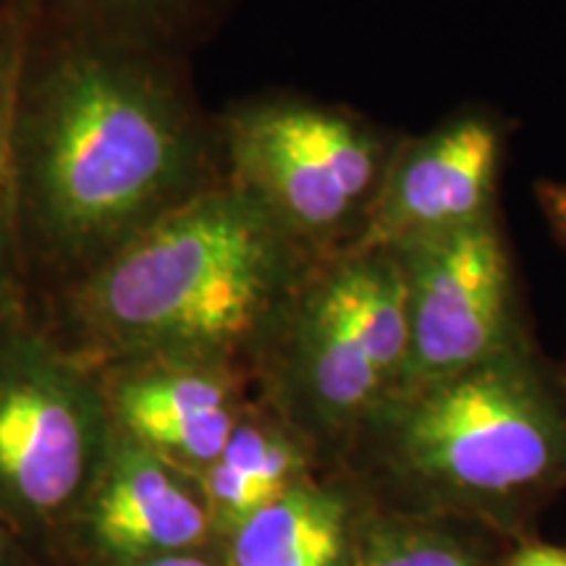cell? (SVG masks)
Masks as SVG:
<instances>
[{"mask_svg": "<svg viewBox=\"0 0 566 566\" xmlns=\"http://www.w3.org/2000/svg\"><path fill=\"white\" fill-rule=\"evenodd\" d=\"M13 176L32 310L223 181L216 118L181 51L38 6L13 97Z\"/></svg>", "mask_w": 566, "mask_h": 566, "instance_id": "6da1fadb", "label": "cell"}, {"mask_svg": "<svg viewBox=\"0 0 566 566\" xmlns=\"http://www.w3.org/2000/svg\"><path fill=\"white\" fill-rule=\"evenodd\" d=\"M317 260L263 205L221 181L48 296L34 315L95 367L168 354L252 375Z\"/></svg>", "mask_w": 566, "mask_h": 566, "instance_id": "7a4b0ae2", "label": "cell"}, {"mask_svg": "<svg viewBox=\"0 0 566 566\" xmlns=\"http://www.w3.org/2000/svg\"><path fill=\"white\" fill-rule=\"evenodd\" d=\"M344 470L386 509L530 541L566 493V384L530 344L405 388L370 417Z\"/></svg>", "mask_w": 566, "mask_h": 566, "instance_id": "3957f363", "label": "cell"}, {"mask_svg": "<svg viewBox=\"0 0 566 566\" xmlns=\"http://www.w3.org/2000/svg\"><path fill=\"white\" fill-rule=\"evenodd\" d=\"M405 370V286L394 252L349 250L321 258L300 283L254 359L252 384L336 470Z\"/></svg>", "mask_w": 566, "mask_h": 566, "instance_id": "277c9868", "label": "cell"}, {"mask_svg": "<svg viewBox=\"0 0 566 566\" xmlns=\"http://www.w3.org/2000/svg\"><path fill=\"white\" fill-rule=\"evenodd\" d=\"M223 181L317 258L357 247L401 134L338 103L265 92L216 116Z\"/></svg>", "mask_w": 566, "mask_h": 566, "instance_id": "5b68a950", "label": "cell"}, {"mask_svg": "<svg viewBox=\"0 0 566 566\" xmlns=\"http://www.w3.org/2000/svg\"><path fill=\"white\" fill-rule=\"evenodd\" d=\"M113 443L97 367L34 313L0 317V520L48 566Z\"/></svg>", "mask_w": 566, "mask_h": 566, "instance_id": "8992f818", "label": "cell"}, {"mask_svg": "<svg viewBox=\"0 0 566 566\" xmlns=\"http://www.w3.org/2000/svg\"><path fill=\"white\" fill-rule=\"evenodd\" d=\"M391 252L407 313V370L399 391L535 344L504 212Z\"/></svg>", "mask_w": 566, "mask_h": 566, "instance_id": "52a82bcc", "label": "cell"}, {"mask_svg": "<svg viewBox=\"0 0 566 566\" xmlns=\"http://www.w3.org/2000/svg\"><path fill=\"white\" fill-rule=\"evenodd\" d=\"M506 147L509 122L488 108H464L433 129L401 134L354 250H394L501 216Z\"/></svg>", "mask_w": 566, "mask_h": 566, "instance_id": "ba28073f", "label": "cell"}, {"mask_svg": "<svg viewBox=\"0 0 566 566\" xmlns=\"http://www.w3.org/2000/svg\"><path fill=\"white\" fill-rule=\"evenodd\" d=\"M113 433L200 475L254 399L252 375L202 357H137L97 367Z\"/></svg>", "mask_w": 566, "mask_h": 566, "instance_id": "9c48e42d", "label": "cell"}, {"mask_svg": "<svg viewBox=\"0 0 566 566\" xmlns=\"http://www.w3.org/2000/svg\"><path fill=\"white\" fill-rule=\"evenodd\" d=\"M221 541L200 478L113 433L63 546V566H124Z\"/></svg>", "mask_w": 566, "mask_h": 566, "instance_id": "30bf717a", "label": "cell"}, {"mask_svg": "<svg viewBox=\"0 0 566 566\" xmlns=\"http://www.w3.org/2000/svg\"><path fill=\"white\" fill-rule=\"evenodd\" d=\"M373 493L344 467L325 470L226 537L229 566H359Z\"/></svg>", "mask_w": 566, "mask_h": 566, "instance_id": "8fae6325", "label": "cell"}, {"mask_svg": "<svg viewBox=\"0 0 566 566\" xmlns=\"http://www.w3.org/2000/svg\"><path fill=\"white\" fill-rule=\"evenodd\" d=\"M325 470L313 446L254 396L221 454L197 478L216 533L226 541L254 514Z\"/></svg>", "mask_w": 566, "mask_h": 566, "instance_id": "7c38bea8", "label": "cell"}, {"mask_svg": "<svg viewBox=\"0 0 566 566\" xmlns=\"http://www.w3.org/2000/svg\"><path fill=\"white\" fill-rule=\"evenodd\" d=\"M514 546L475 522L401 512L375 501L359 566H504Z\"/></svg>", "mask_w": 566, "mask_h": 566, "instance_id": "4fadbf2b", "label": "cell"}, {"mask_svg": "<svg viewBox=\"0 0 566 566\" xmlns=\"http://www.w3.org/2000/svg\"><path fill=\"white\" fill-rule=\"evenodd\" d=\"M38 6L40 0H9L0 6V317L34 313L17 226L13 97Z\"/></svg>", "mask_w": 566, "mask_h": 566, "instance_id": "5bb4252c", "label": "cell"}, {"mask_svg": "<svg viewBox=\"0 0 566 566\" xmlns=\"http://www.w3.org/2000/svg\"><path fill=\"white\" fill-rule=\"evenodd\" d=\"M212 0H40L48 13L124 38L184 51Z\"/></svg>", "mask_w": 566, "mask_h": 566, "instance_id": "9a60e30c", "label": "cell"}, {"mask_svg": "<svg viewBox=\"0 0 566 566\" xmlns=\"http://www.w3.org/2000/svg\"><path fill=\"white\" fill-rule=\"evenodd\" d=\"M535 202L546 218L548 231L566 250V181L541 179L535 184Z\"/></svg>", "mask_w": 566, "mask_h": 566, "instance_id": "2e32d148", "label": "cell"}, {"mask_svg": "<svg viewBox=\"0 0 566 566\" xmlns=\"http://www.w3.org/2000/svg\"><path fill=\"white\" fill-rule=\"evenodd\" d=\"M124 566H229L226 558V541H212L208 546L176 551V554H163L155 558H142Z\"/></svg>", "mask_w": 566, "mask_h": 566, "instance_id": "e0dca14e", "label": "cell"}, {"mask_svg": "<svg viewBox=\"0 0 566 566\" xmlns=\"http://www.w3.org/2000/svg\"><path fill=\"white\" fill-rule=\"evenodd\" d=\"M504 566H566V548L530 537L509 551Z\"/></svg>", "mask_w": 566, "mask_h": 566, "instance_id": "ac0fdd59", "label": "cell"}, {"mask_svg": "<svg viewBox=\"0 0 566 566\" xmlns=\"http://www.w3.org/2000/svg\"><path fill=\"white\" fill-rule=\"evenodd\" d=\"M0 566H48L13 530L0 520Z\"/></svg>", "mask_w": 566, "mask_h": 566, "instance_id": "d6986e66", "label": "cell"}, {"mask_svg": "<svg viewBox=\"0 0 566 566\" xmlns=\"http://www.w3.org/2000/svg\"><path fill=\"white\" fill-rule=\"evenodd\" d=\"M3 3H9V0H0V6H3Z\"/></svg>", "mask_w": 566, "mask_h": 566, "instance_id": "ffe728a7", "label": "cell"}]
</instances>
